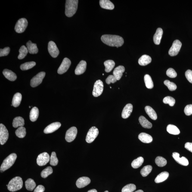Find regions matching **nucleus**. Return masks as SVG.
<instances>
[{
  "mask_svg": "<svg viewBox=\"0 0 192 192\" xmlns=\"http://www.w3.org/2000/svg\"><path fill=\"white\" fill-rule=\"evenodd\" d=\"M136 189L135 185L129 184L127 185L122 188V192H133Z\"/></svg>",
  "mask_w": 192,
  "mask_h": 192,
  "instance_id": "c03bdc74",
  "label": "nucleus"
},
{
  "mask_svg": "<svg viewBox=\"0 0 192 192\" xmlns=\"http://www.w3.org/2000/svg\"><path fill=\"white\" fill-rule=\"evenodd\" d=\"M58 160L55 152L52 153L50 158V164L52 166H56L58 163Z\"/></svg>",
  "mask_w": 192,
  "mask_h": 192,
  "instance_id": "a18cd8bd",
  "label": "nucleus"
},
{
  "mask_svg": "<svg viewBox=\"0 0 192 192\" xmlns=\"http://www.w3.org/2000/svg\"><path fill=\"white\" fill-rule=\"evenodd\" d=\"M163 102L165 104H169L171 106H173L175 104V100L173 97L168 96L164 98Z\"/></svg>",
  "mask_w": 192,
  "mask_h": 192,
  "instance_id": "de8ad7c7",
  "label": "nucleus"
},
{
  "mask_svg": "<svg viewBox=\"0 0 192 192\" xmlns=\"http://www.w3.org/2000/svg\"><path fill=\"white\" fill-rule=\"evenodd\" d=\"M186 78L190 83H192V70L189 69L185 72Z\"/></svg>",
  "mask_w": 192,
  "mask_h": 192,
  "instance_id": "864d4df0",
  "label": "nucleus"
},
{
  "mask_svg": "<svg viewBox=\"0 0 192 192\" xmlns=\"http://www.w3.org/2000/svg\"><path fill=\"white\" fill-rule=\"evenodd\" d=\"M71 61L67 58H65L58 69L57 72L59 74L62 75L67 71L70 66Z\"/></svg>",
  "mask_w": 192,
  "mask_h": 192,
  "instance_id": "f8f14e48",
  "label": "nucleus"
},
{
  "mask_svg": "<svg viewBox=\"0 0 192 192\" xmlns=\"http://www.w3.org/2000/svg\"><path fill=\"white\" fill-rule=\"evenodd\" d=\"M164 84L167 87L169 91H175L177 89V86L173 82H170L169 80H165L164 81Z\"/></svg>",
  "mask_w": 192,
  "mask_h": 192,
  "instance_id": "49530a36",
  "label": "nucleus"
},
{
  "mask_svg": "<svg viewBox=\"0 0 192 192\" xmlns=\"http://www.w3.org/2000/svg\"><path fill=\"white\" fill-rule=\"evenodd\" d=\"M29 108H31V106H29Z\"/></svg>",
  "mask_w": 192,
  "mask_h": 192,
  "instance_id": "052dcab7",
  "label": "nucleus"
},
{
  "mask_svg": "<svg viewBox=\"0 0 192 192\" xmlns=\"http://www.w3.org/2000/svg\"><path fill=\"white\" fill-rule=\"evenodd\" d=\"M104 85L102 81L98 80L96 81L94 85L93 95L94 97H98L101 95L103 92Z\"/></svg>",
  "mask_w": 192,
  "mask_h": 192,
  "instance_id": "6e6552de",
  "label": "nucleus"
},
{
  "mask_svg": "<svg viewBox=\"0 0 192 192\" xmlns=\"http://www.w3.org/2000/svg\"><path fill=\"white\" fill-rule=\"evenodd\" d=\"M99 3L100 7L105 9L111 10L114 8V5L109 0H100Z\"/></svg>",
  "mask_w": 192,
  "mask_h": 192,
  "instance_id": "5701e85b",
  "label": "nucleus"
},
{
  "mask_svg": "<svg viewBox=\"0 0 192 192\" xmlns=\"http://www.w3.org/2000/svg\"><path fill=\"white\" fill-rule=\"evenodd\" d=\"M145 110L149 117L153 120L157 119V114L154 109L150 106H147L145 107Z\"/></svg>",
  "mask_w": 192,
  "mask_h": 192,
  "instance_id": "cd10ccee",
  "label": "nucleus"
},
{
  "mask_svg": "<svg viewBox=\"0 0 192 192\" xmlns=\"http://www.w3.org/2000/svg\"><path fill=\"white\" fill-rule=\"evenodd\" d=\"M24 120L21 117H17L15 118L13 122V126L14 128L23 127L24 125Z\"/></svg>",
  "mask_w": 192,
  "mask_h": 192,
  "instance_id": "c85d7f7f",
  "label": "nucleus"
},
{
  "mask_svg": "<svg viewBox=\"0 0 192 192\" xmlns=\"http://www.w3.org/2000/svg\"><path fill=\"white\" fill-rule=\"evenodd\" d=\"M78 0H67L65 4V14L68 17H72L76 12L78 8Z\"/></svg>",
  "mask_w": 192,
  "mask_h": 192,
  "instance_id": "f03ea898",
  "label": "nucleus"
},
{
  "mask_svg": "<svg viewBox=\"0 0 192 192\" xmlns=\"http://www.w3.org/2000/svg\"><path fill=\"white\" fill-rule=\"evenodd\" d=\"M99 130L95 127H92L90 128L87 133L86 141L88 143L93 142L99 134Z\"/></svg>",
  "mask_w": 192,
  "mask_h": 192,
  "instance_id": "0eeeda50",
  "label": "nucleus"
},
{
  "mask_svg": "<svg viewBox=\"0 0 192 192\" xmlns=\"http://www.w3.org/2000/svg\"><path fill=\"white\" fill-rule=\"evenodd\" d=\"M87 192H97V190L94 189H93L89 190V191Z\"/></svg>",
  "mask_w": 192,
  "mask_h": 192,
  "instance_id": "4d7b16f0",
  "label": "nucleus"
},
{
  "mask_svg": "<svg viewBox=\"0 0 192 192\" xmlns=\"http://www.w3.org/2000/svg\"><path fill=\"white\" fill-rule=\"evenodd\" d=\"M19 54L18 56V58L19 60H21L24 58L28 52L27 47L24 45L22 46L19 50Z\"/></svg>",
  "mask_w": 192,
  "mask_h": 192,
  "instance_id": "4c0bfd02",
  "label": "nucleus"
},
{
  "mask_svg": "<svg viewBox=\"0 0 192 192\" xmlns=\"http://www.w3.org/2000/svg\"><path fill=\"white\" fill-rule=\"evenodd\" d=\"M152 169V167L151 165H148L144 167L141 171V174L143 177H147Z\"/></svg>",
  "mask_w": 192,
  "mask_h": 192,
  "instance_id": "79ce46f5",
  "label": "nucleus"
},
{
  "mask_svg": "<svg viewBox=\"0 0 192 192\" xmlns=\"http://www.w3.org/2000/svg\"><path fill=\"white\" fill-rule=\"evenodd\" d=\"M36 63L35 62H29L22 64L20 66V69L23 70H28L32 68L34 66L36 65Z\"/></svg>",
  "mask_w": 192,
  "mask_h": 192,
  "instance_id": "58836bf2",
  "label": "nucleus"
},
{
  "mask_svg": "<svg viewBox=\"0 0 192 192\" xmlns=\"http://www.w3.org/2000/svg\"><path fill=\"white\" fill-rule=\"evenodd\" d=\"M15 134L17 137L20 138H23L26 136V128L24 127H20L16 130Z\"/></svg>",
  "mask_w": 192,
  "mask_h": 192,
  "instance_id": "ea45409f",
  "label": "nucleus"
},
{
  "mask_svg": "<svg viewBox=\"0 0 192 192\" xmlns=\"http://www.w3.org/2000/svg\"><path fill=\"white\" fill-rule=\"evenodd\" d=\"M87 68V63L85 60H81L77 66L75 70V74L79 75L82 74L86 70Z\"/></svg>",
  "mask_w": 192,
  "mask_h": 192,
  "instance_id": "a211bd4d",
  "label": "nucleus"
},
{
  "mask_svg": "<svg viewBox=\"0 0 192 192\" xmlns=\"http://www.w3.org/2000/svg\"><path fill=\"white\" fill-rule=\"evenodd\" d=\"M22 100V95L20 93H17L13 97L12 104L14 107H18L21 103Z\"/></svg>",
  "mask_w": 192,
  "mask_h": 192,
  "instance_id": "c756f323",
  "label": "nucleus"
},
{
  "mask_svg": "<svg viewBox=\"0 0 192 192\" xmlns=\"http://www.w3.org/2000/svg\"><path fill=\"white\" fill-rule=\"evenodd\" d=\"M102 42L106 45L118 48L122 46L124 43L123 38L116 35H105L101 37Z\"/></svg>",
  "mask_w": 192,
  "mask_h": 192,
  "instance_id": "f257e3e1",
  "label": "nucleus"
},
{
  "mask_svg": "<svg viewBox=\"0 0 192 192\" xmlns=\"http://www.w3.org/2000/svg\"><path fill=\"white\" fill-rule=\"evenodd\" d=\"M125 71V68L123 66H119L115 68L113 72V76L116 78L117 80H119L122 77L123 73Z\"/></svg>",
  "mask_w": 192,
  "mask_h": 192,
  "instance_id": "aec40b11",
  "label": "nucleus"
},
{
  "mask_svg": "<svg viewBox=\"0 0 192 192\" xmlns=\"http://www.w3.org/2000/svg\"><path fill=\"white\" fill-rule=\"evenodd\" d=\"M61 125V124L59 122L52 123L46 127L44 130V132L46 134L52 133L58 129Z\"/></svg>",
  "mask_w": 192,
  "mask_h": 192,
  "instance_id": "2eb2a0df",
  "label": "nucleus"
},
{
  "mask_svg": "<svg viewBox=\"0 0 192 192\" xmlns=\"http://www.w3.org/2000/svg\"><path fill=\"white\" fill-rule=\"evenodd\" d=\"M17 158V155L15 153H12L4 159L1 167V172H4L9 169L15 162Z\"/></svg>",
  "mask_w": 192,
  "mask_h": 192,
  "instance_id": "20e7f679",
  "label": "nucleus"
},
{
  "mask_svg": "<svg viewBox=\"0 0 192 192\" xmlns=\"http://www.w3.org/2000/svg\"><path fill=\"white\" fill-rule=\"evenodd\" d=\"M26 189L32 191L36 187V184L34 181L32 179H29L25 182Z\"/></svg>",
  "mask_w": 192,
  "mask_h": 192,
  "instance_id": "c9c22d12",
  "label": "nucleus"
},
{
  "mask_svg": "<svg viewBox=\"0 0 192 192\" xmlns=\"http://www.w3.org/2000/svg\"><path fill=\"white\" fill-rule=\"evenodd\" d=\"M133 110V105L131 104H127L124 107L122 113V117L123 119L128 118L131 115Z\"/></svg>",
  "mask_w": 192,
  "mask_h": 192,
  "instance_id": "6ab92c4d",
  "label": "nucleus"
},
{
  "mask_svg": "<svg viewBox=\"0 0 192 192\" xmlns=\"http://www.w3.org/2000/svg\"><path fill=\"white\" fill-rule=\"evenodd\" d=\"M91 182V179L88 177H82L77 180L76 185L78 188H83L89 184Z\"/></svg>",
  "mask_w": 192,
  "mask_h": 192,
  "instance_id": "f3484780",
  "label": "nucleus"
},
{
  "mask_svg": "<svg viewBox=\"0 0 192 192\" xmlns=\"http://www.w3.org/2000/svg\"><path fill=\"white\" fill-rule=\"evenodd\" d=\"M184 113L187 116H190L192 114V104L188 105L184 109Z\"/></svg>",
  "mask_w": 192,
  "mask_h": 192,
  "instance_id": "3c124183",
  "label": "nucleus"
},
{
  "mask_svg": "<svg viewBox=\"0 0 192 192\" xmlns=\"http://www.w3.org/2000/svg\"><path fill=\"white\" fill-rule=\"evenodd\" d=\"M45 190V188L43 186L39 185L35 189L34 192H44Z\"/></svg>",
  "mask_w": 192,
  "mask_h": 192,
  "instance_id": "5fc2aeb1",
  "label": "nucleus"
},
{
  "mask_svg": "<svg viewBox=\"0 0 192 192\" xmlns=\"http://www.w3.org/2000/svg\"><path fill=\"white\" fill-rule=\"evenodd\" d=\"M182 43L179 40H177L173 42L171 48L170 49L169 51V54L171 56H177L181 50Z\"/></svg>",
  "mask_w": 192,
  "mask_h": 192,
  "instance_id": "423d86ee",
  "label": "nucleus"
},
{
  "mask_svg": "<svg viewBox=\"0 0 192 192\" xmlns=\"http://www.w3.org/2000/svg\"><path fill=\"white\" fill-rule=\"evenodd\" d=\"M179 154L177 152L173 153L172 156L176 161L180 164L187 166L189 164V161L187 158L183 156L181 158L179 157Z\"/></svg>",
  "mask_w": 192,
  "mask_h": 192,
  "instance_id": "dca6fc26",
  "label": "nucleus"
},
{
  "mask_svg": "<svg viewBox=\"0 0 192 192\" xmlns=\"http://www.w3.org/2000/svg\"><path fill=\"white\" fill-rule=\"evenodd\" d=\"M166 130L169 133L174 135H178L180 133L179 130L175 126L170 124L167 127Z\"/></svg>",
  "mask_w": 192,
  "mask_h": 192,
  "instance_id": "473e14b6",
  "label": "nucleus"
},
{
  "mask_svg": "<svg viewBox=\"0 0 192 192\" xmlns=\"http://www.w3.org/2000/svg\"><path fill=\"white\" fill-rule=\"evenodd\" d=\"M117 79L113 75H110L106 79V83L110 85L111 83H114L117 81Z\"/></svg>",
  "mask_w": 192,
  "mask_h": 192,
  "instance_id": "603ef678",
  "label": "nucleus"
},
{
  "mask_svg": "<svg viewBox=\"0 0 192 192\" xmlns=\"http://www.w3.org/2000/svg\"><path fill=\"white\" fill-rule=\"evenodd\" d=\"M28 26L27 19L23 18L19 19L15 27V30L18 33H23L26 30Z\"/></svg>",
  "mask_w": 192,
  "mask_h": 192,
  "instance_id": "39448f33",
  "label": "nucleus"
},
{
  "mask_svg": "<svg viewBox=\"0 0 192 192\" xmlns=\"http://www.w3.org/2000/svg\"><path fill=\"white\" fill-rule=\"evenodd\" d=\"M169 176V174L168 172H164L160 173L155 179V182L156 183L163 182L164 181L167 179Z\"/></svg>",
  "mask_w": 192,
  "mask_h": 192,
  "instance_id": "bb28decb",
  "label": "nucleus"
},
{
  "mask_svg": "<svg viewBox=\"0 0 192 192\" xmlns=\"http://www.w3.org/2000/svg\"><path fill=\"white\" fill-rule=\"evenodd\" d=\"M135 192H144L143 190H137V191H135Z\"/></svg>",
  "mask_w": 192,
  "mask_h": 192,
  "instance_id": "13d9d810",
  "label": "nucleus"
},
{
  "mask_svg": "<svg viewBox=\"0 0 192 192\" xmlns=\"http://www.w3.org/2000/svg\"><path fill=\"white\" fill-rule=\"evenodd\" d=\"M155 163L158 166L163 167L166 164L167 160L162 156H158L155 159Z\"/></svg>",
  "mask_w": 192,
  "mask_h": 192,
  "instance_id": "a19ab883",
  "label": "nucleus"
},
{
  "mask_svg": "<svg viewBox=\"0 0 192 192\" xmlns=\"http://www.w3.org/2000/svg\"><path fill=\"white\" fill-rule=\"evenodd\" d=\"M53 172L52 168L50 166H48L44 169L41 172V176L43 178H45L48 176V175L52 173Z\"/></svg>",
  "mask_w": 192,
  "mask_h": 192,
  "instance_id": "37998d69",
  "label": "nucleus"
},
{
  "mask_svg": "<svg viewBox=\"0 0 192 192\" xmlns=\"http://www.w3.org/2000/svg\"><path fill=\"white\" fill-rule=\"evenodd\" d=\"M46 73L44 72H41L38 74L31 79L30 85L32 87H37L42 83L43 79L45 77Z\"/></svg>",
  "mask_w": 192,
  "mask_h": 192,
  "instance_id": "1a4fd4ad",
  "label": "nucleus"
},
{
  "mask_svg": "<svg viewBox=\"0 0 192 192\" xmlns=\"http://www.w3.org/2000/svg\"><path fill=\"white\" fill-rule=\"evenodd\" d=\"M48 49L50 54L53 58L57 57L60 53L57 45L55 43L52 41H50L49 42Z\"/></svg>",
  "mask_w": 192,
  "mask_h": 192,
  "instance_id": "4468645a",
  "label": "nucleus"
},
{
  "mask_svg": "<svg viewBox=\"0 0 192 192\" xmlns=\"http://www.w3.org/2000/svg\"><path fill=\"white\" fill-rule=\"evenodd\" d=\"M28 52L30 54H36L38 50L36 44L33 43L31 41H29L26 44Z\"/></svg>",
  "mask_w": 192,
  "mask_h": 192,
  "instance_id": "393cba45",
  "label": "nucleus"
},
{
  "mask_svg": "<svg viewBox=\"0 0 192 192\" xmlns=\"http://www.w3.org/2000/svg\"><path fill=\"white\" fill-rule=\"evenodd\" d=\"M167 76L171 78H175L177 76V73L172 68H169L166 71Z\"/></svg>",
  "mask_w": 192,
  "mask_h": 192,
  "instance_id": "09e8293b",
  "label": "nucleus"
},
{
  "mask_svg": "<svg viewBox=\"0 0 192 192\" xmlns=\"http://www.w3.org/2000/svg\"><path fill=\"white\" fill-rule=\"evenodd\" d=\"M151 58L148 55L145 54L142 56L139 59L138 63L140 65L145 66L151 62Z\"/></svg>",
  "mask_w": 192,
  "mask_h": 192,
  "instance_id": "a878e982",
  "label": "nucleus"
},
{
  "mask_svg": "<svg viewBox=\"0 0 192 192\" xmlns=\"http://www.w3.org/2000/svg\"><path fill=\"white\" fill-rule=\"evenodd\" d=\"M3 73L5 77L9 80L14 81L17 79V75L11 70L8 69H4L3 71Z\"/></svg>",
  "mask_w": 192,
  "mask_h": 192,
  "instance_id": "4be33fe9",
  "label": "nucleus"
},
{
  "mask_svg": "<svg viewBox=\"0 0 192 192\" xmlns=\"http://www.w3.org/2000/svg\"><path fill=\"white\" fill-rule=\"evenodd\" d=\"M144 81L146 87L147 88H153L154 87L153 83L152 80V78L150 75H146L144 77Z\"/></svg>",
  "mask_w": 192,
  "mask_h": 192,
  "instance_id": "e433bc0d",
  "label": "nucleus"
},
{
  "mask_svg": "<svg viewBox=\"0 0 192 192\" xmlns=\"http://www.w3.org/2000/svg\"><path fill=\"white\" fill-rule=\"evenodd\" d=\"M8 185V189L10 191H17L23 187V180L20 177H15L9 181Z\"/></svg>",
  "mask_w": 192,
  "mask_h": 192,
  "instance_id": "7ed1b4c3",
  "label": "nucleus"
},
{
  "mask_svg": "<svg viewBox=\"0 0 192 192\" xmlns=\"http://www.w3.org/2000/svg\"><path fill=\"white\" fill-rule=\"evenodd\" d=\"M50 156L48 153L44 152L38 155L37 159V163L40 166L46 165L50 160Z\"/></svg>",
  "mask_w": 192,
  "mask_h": 192,
  "instance_id": "ddd939ff",
  "label": "nucleus"
},
{
  "mask_svg": "<svg viewBox=\"0 0 192 192\" xmlns=\"http://www.w3.org/2000/svg\"><path fill=\"white\" fill-rule=\"evenodd\" d=\"M9 137L8 130L5 126L2 124H0V143L3 145L7 142Z\"/></svg>",
  "mask_w": 192,
  "mask_h": 192,
  "instance_id": "9d476101",
  "label": "nucleus"
},
{
  "mask_svg": "<svg viewBox=\"0 0 192 192\" xmlns=\"http://www.w3.org/2000/svg\"><path fill=\"white\" fill-rule=\"evenodd\" d=\"M185 148L192 153V143L187 142L185 145Z\"/></svg>",
  "mask_w": 192,
  "mask_h": 192,
  "instance_id": "6e6d98bb",
  "label": "nucleus"
},
{
  "mask_svg": "<svg viewBox=\"0 0 192 192\" xmlns=\"http://www.w3.org/2000/svg\"><path fill=\"white\" fill-rule=\"evenodd\" d=\"M77 134V129L76 127H72L69 128L66 132L65 136L66 141L71 142L76 138Z\"/></svg>",
  "mask_w": 192,
  "mask_h": 192,
  "instance_id": "9b49d317",
  "label": "nucleus"
},
{
  "mask_svg": "<svg viewBox=\"0 0 192 192\" xmlns=\"http://www.w3.org/2000/svg\"><path fill=\"white\" fill-rule=\"evenodd\" d=\"M144 159L141 156H140L133 161L131 163V166L134 169L139 168L142 165L144 162Z\"/></svg>",
  "mask_w": 192,
  "mask_h": 192,
  "instance_id": "f704fd0d",
  "label": "nucleus"
},
{
  "mask_svg": "<svg viewBox=\"0 0 192 192\" xmlns=\"http://www.w3.org/2000/svg\"><path fill=\"white\" fill-rule=\"evenodd\" d=\"M163 34V30L161 28H158L156 30V33L153 36V41L156 45L160 44Z\"/></svg>",
  "mask_w": 192,
  "mask_h": 192,
  "instance_id": "412c9836",
  "label": "nucleus"
},
{
  "mask_svg": "<svg viewBox=\"0 0 192 192\" xmlns=\"http://www.w3.org/2000/svg\"><path fill=\"white\" fill-rule=\"evenodd\" d=\"M140 124L141 125L143 128H152V125L149 122L147 119L144 116H141L139 118Z\"/></svg>",
  "mask_w": 192,
  "mask_h": 192,
  "instance_id": "2f4dec72",
  "label": "nucleus"
},
{
  "mask_svg": "<svg viewBox=\"0 0 192 192\" xmlns=\"http://www.w3.org/2000/svg\"><path fill=\"white\" fill-rule=\"evenodd\" d=\"M104 64L105 67V71L109 73L113 70L115 66V63L113 60H108L104 62Z\"/></svg>",
  "mask_w": 192,
  "mask_h": 192,
  "instance_id": "72a5a7b5",
  "label": "nucleus"
},
{
  "mask_svg": "<svg viewBox=\"0 0 192 192\" xmlns=\"http://www.w3.org/2000/svg\"><path fill=\"white\" fill-rule=\"evenodd\" d=\"M10 51V48L9 47H6L4 49H0V57L7 56L9 54Z\"/></svg>",
  "mask_w": 192,
  "mask_h": 192,
  "instance_id": "8fccbe9b",
  "label": "nucleus"
},
{
  "mask_svg": "<svg viewBox=\"0 0 192 192\" xmlns=\"http://www.w3.org/2000/svg\"><path fill=\"white\" fill-rule=\"evenodd\" d=\"M104 192H109V191H105Z\"/></svg>",
  "mask_w": 192,
  "mask_h": 192,
  "instance_id": "bf43d9fd",
  "label": "nucleus"
},
{
  "mask_svg": "<svg viewBox=\"0 0 192 192\" xmlns=\"http://www.w3.org/2000/svg\"><path fill=\"white\" fill-rule=\"evenodd\" d=\"M138 139L142 142L146 144L151 142L153 141V138L151 136L145 133L140 134L138 136Z\"/></svg>",
  "mask_w": 192,
  "mask_h": 192,
  "instance_id": "b1692460",
  "label": "nucleus"
},
{
  "mask_svg": "<svg viewBox=\"0 0 192 192\" xmlns=\"http://www.w3.org/2000/svg\"><path fill=\"white\" fill-rule=\"evenodd\" d=\"M39 115V110L37 107L32 108L30 114V119L32 122H35L37 119Z\"/></svg>",
  "mask_w": 192,
  "mask_h": 192,
  "instance_id": "7c9ffc66",
  "label": "nucleus"
}]
</instances>
